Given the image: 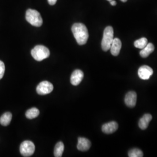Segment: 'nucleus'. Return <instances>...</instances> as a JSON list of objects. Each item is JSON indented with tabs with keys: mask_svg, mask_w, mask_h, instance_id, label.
I'll list each match as a JSON object with an SVG mask.
<instances>
[{
	"mask_svg": "<svg viewBox=\"0 0 157 157\" xmlns=\"http://www.w3.org/2000/svg\"><path fill=\"white\" fill-rule=\"evenodd\" d=\"M64 150V144L63 143L59 141L58 142L54 148V157H61Z\"/></svg>",
	"mask_w": 157,
	"mask_h": 157,
	"instance_id": "nucleus-16",
	"label": "nucleus"
},
{
	"mask_svg": "<svg viewBox=\"0 0 157 157\" xmlns=\"http://www.w3.org/2000/svg\"><path fill=\"white\" fill-rule=\"evenodd\" d=\"M121 1H122V2H126L128 0H121Z\"/></svg>",
	"mask_w": 157,
	"mask_h": 157,
	"instance_id": "nucleus-23",
	"label": "nucleus"
},
{
	"mask_svg": "<svg viewBox=\"0 0 157 157\" xmlns=\"http://www.w3.org/2000/svg\"><path fill=\"white\" fill-rule=\"evenodd\" d=\"M107 1H109V2H110V1H111L112 0H107Z\"/></svg>",
	"mask_w": 157,
	"mask_h": 157,
	"instance_id": "nucleus-24",
	"label": "nucleus"
},
{
	"mask_svg": "<svg viewBox=\"0 0 157 157\" xmlns=\"http://www.w3.org/2000/svg\"><path fill=\"white\" fill-rule=\"evenodd\" d=\"M35 151V146L32 141H24L20 146V152L23 157L32 156Z\"/></svg>",
	"mask_w": 157,
	"mask_h": 157,
	"instance_id": "nucleus-5",
	"label": "nucleus"
},
{
	"mask_svg": "<svg viewBox=\"0 0 157 157\" xmlns=\"http://www.w3.org/2000/svg\"><path fill=\"white\" fill-rule=\"evenodd\" d=\"M54 89L52 83L48 81H43L40 83L36 88L37 94L40 95H46L51 93Z\"/></svg>",
	"mask_w": 157,
	"mask_h": 157,
	"instance_id": "nucleus-6",
	"label": "nucleus"
},
{
	"mask_svg": "<svg viewBox=\"0 0 157 157\" xmlns=\"http://www.w3.org/2000/svg\"><path fill=\"white\" fill-rule=\"evenodd\" d=\"M84 77L83 71L79 69H76L73 71L71 77V83L73 86H78L81 83Z\"/></svg>",
	"mask_w": 157,
	"mask_h": 157,
	"instance_id": "nucleus-9",
	"label": "nucleus"
},
{
	"mask_svg": "<svg viewBox=\"0 0 157 157\" xmlns=\"http://www.w3.org/2000/svg\"><path fill=\"white\" fill-rule=\"evenodd\" d=\"M143 155V152L139 148H133L128 152L129 157H142Z\"/></svg>",
	"mask_w": 157,
	"mask_h": 157,
	"instance_id": "nucleus-19",
	"label": "nucleus"
},
{
	"mask_svg": "<svg viewBox=\"0 0 157 157\" xmlns=\"http://www.w3.org/2000/svg\"><path fill=\"white\" fill-rule=\"evenodd\" d=\"M12 115L10 112L4 113L0 118V124L4 126H6L9 125L11 121Z\"/></svg>",
	"mask_w": 157,
	"mask_h": 157,
	"instance_id": "nucleus-15",
	"label": "nucleus"
},
{
	"mask_svg": "<svg viewBox=\"0 0 157 157\" xmlns=\"http://www.w3.org/2000/svg\"><path fill=\"white\" fill-rule=\"evenodd\" d=\"M57 0H48V2L51 6H54L56 4Z\"/></svg>",
	"mask_w": 157,
	"mask_h": 157,
	"instance_id": "nucleus-21",
	"label": "nucleus"
},
{
	"mask_svg": "<svg viewBox=\"0 0 157 157\" xmlns=\"http://www.w3.org/2000/svg\"><path fill=\"white\" fill-rule=\"evenodd\" d=\"M137 101V94L135 91H129L124 97V102L126 105L129 108L135 107Z\"/></svg>",
	"mask_w": 157,
	"mask_h": 157,
	"instance_id": "nucleus-8",
	"label": "nucleus"
},
{
	"mask_svg": "<svg viewBox=\"0 0 157 157\" xmlns=\"http://www.w3.org/2000/svg\"><path fill=\"white\" fill-rule=\"evenodd\" d=\"M72 32L78 45H84L87 43L89 39V32L84 24L81 23L73 24Z\"/></svg>",
	"mask_w": 157,
	"mask_h": 157,
	"instance_id": "nucleus-1",
	"label": "nucleus"
},
{
	"mask_svg": "<svg viewBox=\"0 0 157 157\" xmlns=\"http://www.w3.org/2000/svg\"><path fill=\"white\" fill-rule=\"evenodd\" d=\"M154 45L152 43H148L144 48L140 52V55L142 58H147L154 51Z\"/></svg>",
	"mask_w": 157,
	"mask_h": 157,
	"instance_id": "nucleus-14",
	"label": "nucleus"
},
{
	"mask_svg": "<svg viewBox=\"0 0 157 157\" xmlns=\"http://www.w3.org/2000/svg\"><path fill=\"white\" fill-rule=\"evenodd\" d=\"M118 128V124L115 121H112L103 124L102 130L105 134H112L116 132Z\"/></svg>",
	"mask_w": 157,
	"mask_h": 157,
	"instance_id": "nucleus-10",
	"label": "nucleus"
},
{
	"mask_svg": "<svg viewBox=\"0 0 157 157\" xmlns=\"http://www.w3.org/2000/svg\"><path fill=\"white\" fill-rule=\"evenodd\" d=\"M91 147L90 141L84 137H78L77 148L79 151H86L90 149Z\"/></svg>",
	"mask_w": 157,
	"mask_h": 157,
	"instance_id": "nucleus-11",
	"label": "nucleus"
},
{
	"mask_svg": "<svg viewBox=\"0 0 157 157\" xmlns=\"http://www.w3.org/2000/svg\"><path fill=\"white\" fill-rule=\"evenodd\" d=\"M26 19L30 25L36 27H40L43 24V19L39 12L29 9L26 13Z\"/></svg>",
	"mask_w": 157,
	"mask_h": 157,
	"instance_id": "nucleus-4",
	"label": "nucleus"
},
{
	"mask_svg": "<svg viewBox=\"0 0 157 157\" xmlns=\"http://www.w3.org/2000/svg\"><path fill=\"white\" fill-rule=\"evenodd\" d=\"M122 47V42L118 38H115L113 40L111 45V52L112 56H118Z\"/></svg>",
	"mask_w": 157,
	"mask_h": 157,
	"instance_id": "nucleus-12",
	"label": "nucleus"
},
{
	"mask_svg": "<svg viewBox=\"0 0 157 157\" xmlns=\"http://www.w3.org/2000/svg\"><path fill=\"white\" fill-rule=\"evenodd\" d=\"M39 110L36 108H32L28 109L25 113V115L26 118L32 119L34 118H36L39 115Z\"/></svg>",
	"mask_w": 157,
	"mask_h": 157,
	"instance_id": "nucleus-17",
	"label": "nucleus"
},
{
	"mask_svg": "<svg viewBox=\"0 0 157 157\" xmlns=\"http://www.w3.org/2000/svg\"><path fill=\"white\" fill-rule=\"evenodd\" d=\"M151 67L147 65H143L138 70V75L143 80H148L153 74Z\"/></svg>",
	"mask_w": 157,
	"mask_h": 157,
	"instance_id": "nucleus-7",
	"label": "nucleus"
},
{
	"mask_svg": "<svg viewBox=\"0 0 157 157\" xmlns=\"http://www.w3.org/2000/svg\"><path fill=\"white\" fill-rule=\"evenodd\" d=\"M113 39V29L112 26H107L104 29L103 37L101 41L102 50L107 51L110 49Z\"/></svg>",
	"mask_w": 157,
	"mask_h": 157,
	"instance_id": "nucleus-3",
	"label": "nucleus"
},
{
	"mask_svg": "<svg viewBox=\"0 0 157 157\" xmlns=\"http://www.w3.org/2000/svg\"><path fill=\"white\" fill-rule=\"evenodd\" d=\"M110 3H111V5H112V6H116V4H117V2L115 1H113V0H112L111 1H110Z\"/></svg>",
	"mask_w": 157,
	"mask_h": 157,
	"instance_id": "nucleus-22",
	"label": "nucleus"
},
{
	"mask_svg": "<svg viewBox=\"0 0 157 157\" xmlns=\"http://www.w3.org/2000/svg\"><path fill=\"white\" fill-rule=\"evenodd\" d=\"M152 115L149 113H146L141 118L139 122V126L141 129L145 130L147 128L150 122L151 121Z\"/></svg>",
	"mask_w": 157,
	"mask_h": 157,
	"instance_id": "nucleus-13",
	"label": "nucleus"
},
{
	"mask_svg": "<svg viewBox=\"0 0 157 157\" xmlns=\"http://www.w3.org/2000/svg\"><path fill=\"white\" fill-rule=\"evenodd\" d=\"M31 54L34 59L37 61H41L50 55V52L48 48L44 45H38L35 46L31 51Z\"/></svg>",
	"mask_w": 157,
	"mask_h": 157,
	"instance_id": "nucleus-2",
	"label": "nucleus"
},
{
	"mask_svg": "<svg viewBox=\"0 0 157 157\" xmlns=\"http://www.w3.org/2000/svg\"><path fill=\"white\" fill-rule=\"evenodd\" d=\"M148 44V40L145 37H142L140 39L135 41L134 45L135 47L140 49H143Z\"/></svg>",
	"mask_w": 157,
	"mask_h": 157,
	"instance_id": "nucleus-18",
	"label": "nucleus"
},
{
	"mask_svg": "<svg viewBox=\"0 0 157 157\" xmlns=\"http://www.w3.org/2000/svg\"><path fill=\"white\" fill-rule=\"evenodd\" d=\"M5 70H6V67H5L4 63L0 61V80L3 78L5 73Z\"/></svg>",
	"mask_w": 157,
	"mask_h": 157,
	"instance_id": "nucleus-20",
	"label": "nucleus"
}]
</instances>
